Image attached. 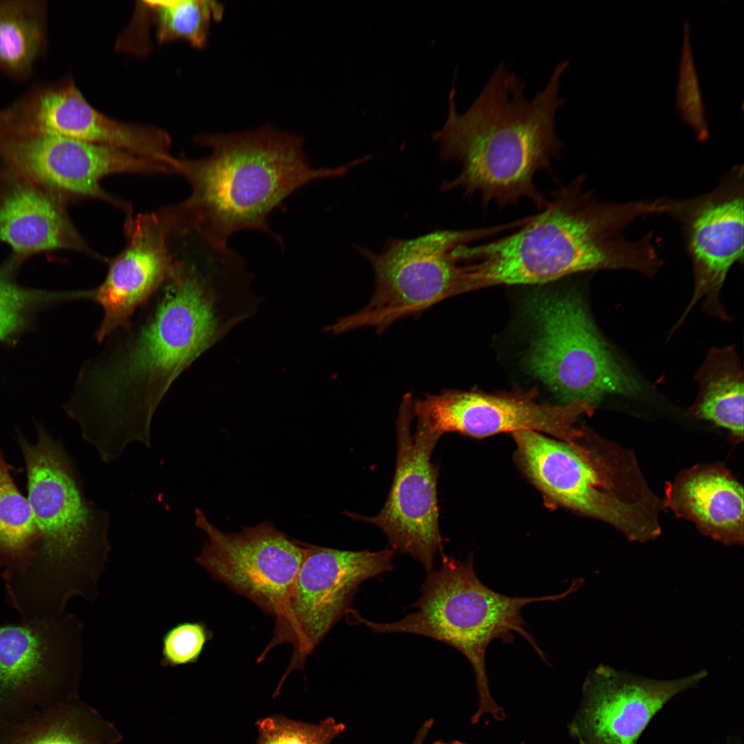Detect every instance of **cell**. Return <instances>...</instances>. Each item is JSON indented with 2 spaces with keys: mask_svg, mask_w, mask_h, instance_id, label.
<instances>
[{
  "mask_svg": "<svg viewBox=\"0 0 744 744\" xmlns=\"http://www.w3.org/2000/svg\"><path fill=\"white\" fill-rule=\"evenodd\" d=\"M707 675L702 670L679 679L657 680L600 663L583 684L570 733L578 744H637L667 702L698 685Z\"/></svg>",
  "mask_w": 744,
  "mask_h": 744,
  "instance_id": "obj_16",
  "label": "cell"
},
{
  "mask_svg": "<svg viewBox=\"0 0 744 744\" xmlns=\"http://www.w3.org/2000/svg\"><path fill=\"white\" fill-rule=\"evenodd\" d=\"M432 744H466V743H464L463 742H461L459 741H448V742H445V741H444L442 740H437V741H434Z\"/></svg>",
  "mask_w": 744,
  "mask_h": 744,
  "instance_id": "obj_31",
  "label": "cell"
},
{
  "mask_svg": "<svg viewBox=\"0 0 744 744\" xmlns=\"http://www.w3.org/2000/svg\"><path fill=\"white\" fill-rule=\"evenodd\" d=\"M13 471L0 449V568L6 601L30 572L40 541L30 504L14 482Z\"/></svg>",
  "mask_w": 744,
  "mask_h": 744,
  "instance_id": "obj_22",
  "label": "cell"
},
{
  "mask_svg": "<svg viewBox=\"0 0 744 744\" xmlns=\"http://www.w3.org/2000/svg\"><path fill=\"white\" fill-rule=\"evenodd\" d=\"M234 287L222 254L177 250L158 289L83 362L63 409L101 460H114L133 442L150 446L152 421L169 388L232 325L221 324L218 303Z\"/></svg>",
  "mask_w": 744,
  "mask_h": 744,
  "instance_id": "obj_1",
  "label": "cell"
},
{
  "mask_svg": "<svg viewBox=\"0 0 744 744\" xmlns=\"http://www.w3.org/2000/svg\"><path fill=\"white\" fill-rule=\"evenodd\" d=\"M690 30V21L687 19L683 25V43L678 70L676 107L683 121L694 130L697 140L704 142L710 137V134L692 50Z\"/></svg>",
  "mask_w": 744,
  "mask_h": 744,
  "instance_id": "obj_27",
  "label": "cell"
},
{
  "mask_svg": "<svg viewBox=\"0 0 744 744\" xmlns=\"http://www.w3.org/2000/svg\"><path fill=\"white\" fill-rule=\"evenodd\" d=\"M413 400L407 393L400 406L395 469L382 508L374 517L347 515L378 526L386 536L391 549L409 554L428 573L433 569L437 555L444 553L438 521L439 467L431 462L440 438L417 426L412 434Z\"/></svg>",
  "mask_w": 744,
  "mask_h": 744,
  "instance_id": "obj_13",
  "label": "cell"
},
{
  "mask_svg": "<svg viewBox=\"0 0 744 744\" xmlns=\"http://www.w3.org/2000/svg\"><path fill=\"white\" fill-rule=\"evenodd\" d=\"M578 177L552 194L518 231L466 249L465 291L497 285H541L583 272L632 270L651 277L663 265L653 232L630 240L625 230L661 214L657 199L601 200Z\"/></svg>",
  "mask_w": 744,
  "mask_h": 744,
  "instance_id": "obj_2",
  "label": "cell"
},
{
  "mask_svg": "<svg viewBox=\"0 0 744 744\" xmlns=\"http://www.w3.org/2000/svg\"><path fill=\"white\" fill-rule=\"evenodd\" d=\"M82 628L71 613L0 624V721L78 699Z\"/></svg>",
  "mask_w": 744,
  "mask_h": 744,
  "instance_id": "obj_10",
  "label": "cell"
},
{
  "mask_svg": "<svg viewBox=\"0 0 744 744\" xmlns=\"http://www.w3.org/2000/svg\"><path fill=\"white\" fill-rule=\"evenodd\" d=\"M192 236H189V237H192ZM187 237H185V238H187ZM194 237H196V236H194ZM196 238H199V237H196ZM183 238H180V239H183ZM201 239H202V238H201ZM187 240H189V239H187ZM195 240H196V239H195ZM206 241H207V240H206ZM181 242H182V241H181ZM207 242H208V241H207ZM211 243H212V242H211ZM226 246H227V245H226Z\"/></svg>",
  "mask_w": 744,
  "mask_h": 744,
  "instance_id": "obj_32",
  "label": "cell"
},
{
  "mask_svg": "<svg viewBox=\"0 0 744 744\" xmlns=\"http://www.w3.org/2000/svg\"><path fill=\"white\" fill-rule=\"evenodd\" d=\"M581 586L575 579L564 592L543 597H510L487 587L477 577L471 555L465 561L442 554L440 568L431 570L421 588V595L413 603L416 610L393 622H375L351 609L349 621L369 628L375 633L402 632L418 634L443 642L460 652L470 662L476 680L479 707L472 716L476 724L483 714H491L498 721L504 713L493 699L486 667L488 646L496 639L513 641V632L520 634L547 662L535 639L527 631L521 615L525 606L536 602L566 599Z\"/></svg>",
  "mask_w": 744,
  "mask_h": 744,
  "instance_id": "obj_6",
  "label": "cell"
},
{
  "mask_svg": "<svg viewBox=\"0 0 744 744\" xmlns=\"http://www.w3.org/2000/svg\"><path fill=\"white\" fill-rule=\"evenodd\" d=\"M114 724L78 699L0 721V744H116Z\"/></svg>",
  "mask_w": 744,
  "mask_h": 744,
  "instance_id": "obj_21",
  "label": "cell"
},
{
  "mask_svg": "<svg viewBox=\"0 0 744 744\" xmlns=\"http://www.w3.org/2000/svg\"><path fill=\"white\" fill-rule=\"evenodd\" d=\"M195 525L207 537L196 562L279 620L304 559L302 543L291 539L270 522L225 533L199 508L195 510Z\"/></svg>",
  "mask_w": 744,
  "mask_h": 744,
  "instance_id": "obj_15",
  "label": "cell"
},
{
  "mask_svg": "<svg viewBox=\"0 0 744 744\" xmlns=\"http://www.w3.org/2000/svg\"><path fill=\"white\" fill-rule=\"evenodd\" d=\"M35 424V444L17 436L40 532L33 567L7 601L21 619L62 616L74 597L94 601L111 550L109 514L86 497L61 442Z\"/></svg>",
  "mask_w": 744,
  "mask_h": 744,
  "instance_id": "obj_5",
  "label": "cell"
},
{
  "mask_svg": "<svg viewBox=\"0 0 744 744\" xmlns=\"http://www.w3.org/2000/svg\"><path fill=\"white\" fill-rule=\"evenodd\" d=\"M304 559L293 583L273 637L258 661L276 645H293L290 664L276 690L289 674L302 669L307 656L351 609L361 583L393 569L395 551L343 550L303 544Z\"/></svg>",
  "mask_w": 744,
  "mask_h": 744,
  "instance_id": "obj_11",
  "label": "cell"
},
{
  "mask_svg": "<svg viewBox=\"0 0 744 744\" xmlns=\"http://www.w3.org/2000/svg\"><path fill=\"white\" fill-rule=\"evenodd\" d=\"M159 43L181 39L203 48L207 40L212 20L219 21L223 6L210 0H148Z\"/></svg>",
  "mask_w": 744,
  "mask_h": 744,
  "instance_id": "obj_26",
  "label": "cell"
},
{
  "mask_svg": "<svg viewBox=\"0 0 744 744\" xmlns=\"http://www.w3.org/2000/svg\"><path fill=\"white\" fill-rule=\"evenodd\" d=\"M501 230H438L414 238H391L379 252L357 245L373 268L375 289L366 306L340 319L334 331L369 327L382 333L399 320L463 293L464 246Z\"/></svg>",
  "mask_w": 744,
  "mask_h": 744,
  "instance_id": "obj_8",
  "label": "cell"
},
{
  "mask_svg": "<svg viewBox=\"0 0 744 744\" xmlns=\"http://www.w3.org/2000/svg\"><path fill=\"white\" fill-rule=\"evenodd\" d=\"M46 46L43 1H0V70L16 80L30 76Z\"/></svg>",
  "mask_w": 744,
  "mask_h": 744,
  "instance_id": "obj_24",
  "label": "cell"
},
{
  "mask_svg": "<svg viewBox=\"0 0 744 744\" xmlns=\"http://www.w3.org/2000/svg\"><path fill=\"white\" fill-rule=\"evenodd\" d=\"M696 397L687 413L743 440V372L734 346L711 348L696 373Z\"/></svg>",
  "mask_w": 744,
  "mask_h": 744,
  "instance_id": "obj_23",
  "label": "cell"
},
{
  "mask_svg": "<svg viewBox=\"0 0 744 744\" xmlns=\"http://www.w3.org/2000/svg\"><path fill=\"white\" fill-rule=\"evenodd\" d=\"M198 143L210 148L203 158H176L174 172L191 192L167 207L178 231H190L214 243L228 245L235 234L254 230L284 247L269 217L293 193L318 180L342 177L366 162L362 157L334 167L314 168L302 139L269 127L247 133L205 135Z\"/></svg>",
  "mask_w": 744,
  "mask_h": 744,
  "instance_id": "obj_4",
  "label": "cell"
},
{
  "mask_svg": "<svg viewBox=\"0 0 744 744\" xmlns=\"http://www.w3.org/2000/svg\"><path fill=\"white\" fill-rule=\"evenodd\" d=\"M66 198L8 169L0 170V242L23 260L55 250L85 253L102 260L68 215Z\"/></svg>",
  "mask_w": 744,
  "mask_h": 744,
  "instance_id": "obj_19",
  "label": "cell"
},
{
  "mask_svg": "<svg viewBox=\"0 0 744 744\" xmlns=\"http://www.w3.org/2000/svg\"><path fill=\"white\" fill-rule=\"evenodd\" d=\"M517 457L550 499L610 524L632 541L661 533V501L632 452L590 433L579 446L530 431L513 433Z\"/></svg>",
  "mask_w": 744,
  "mask_h": 744,
  "instance_id": "obj_7",
  "label": "cell"
},
{
  "mask_svg": "<svg viewBox=\"0 0 744 744\" xmlns=\"http://www.w3.org/2000/svg\"><path fill=\"white\" fill-rule=\"evenodd\" d=\"M212 637L203 622L176 624L162 638L161 665L174 668L196 663Z\"/></svg>",
  "mask_w": 744,
  "mask_h": 744,
  "instance_id": "obj_29",
  "label": "cell"
},
{
  "mask_svg": "<svg viewBox=\"0 0 744 744\" xmlns=\"http://www.w3.org/2000/svg\"><path fill=\"white\" fill-rule=\"evenodd\" d=\"M743 487L721 464L683 470L665 490L663 507L693 522L704 535L725 545L743 544Z\"/></svg>",
  "mask_w": 744,
  "mask_h": 744,
  "instance_id": "obj_20",
  "label": "cell"
},
{
  "mask_svg": "<svg viewBox=\"0 0 744 744\" xmlns=\"http://www.w3.org/2000/svg\"><path fill=\"white\" fill-rule=\"evenodd\" d=\"M258 738L256 744H330L346 728L328 717L313 724L274 715L256 722Z\"/></svg>",
  "mask_w": 744,
  "mask_h": 744,
  "instance_id": "obj_28",
  "label": "cell"
},
{
  "mask_svg": "<svg viewBox=\"0 0 744 744\" xmlns=\"http://www.w3.org/2000/svg\"><path fill=\"white\" fill-rule=\"evenodd\" d=\"M569 59L556 65L546 87L531 99L525 83L504 63L497 66L484 87L464 114L457 111L455 90L448 96V115L432 138L442 160L461 166L442 190L479 194L484 205H514L527 198L544 208L547 200L534 177L550 171L563 149L555 127V114L565 101L559 96L561 76Z\"/></svg>",
  "mask_w": 744,
  "mask_h": 744,
  "instance_id": "obj_3",
  "label": "cell"
},
{
  "mask_svg": "<svg viewBox=\"0 0 744 744\" xmlns=\"http://www.w3.org/2000/svg\"><path fill=\"white\" fill-rule=\"evenodd\" d=\"M534 399L530 393L446 389L413 400V414L417 426L439 438L446 433L480 438L530 431L553 435L572 446L582 444L588 431L575 424L581 416L592 413L596 406L583 401L551 405Z\"/></svg>",
  "mask_w": 744,
  "mask_h": 744,
  "instance_id": "obj_14",
  "label": "cell"
},
{
  "mask_svg": "<svg viewBox=\"0 0 744 744\" xmlns=\"http://www.w3.org/2000/svg\"><path fill=\"white\" fill-rule=\"evenodd\" d=\"M124 228V249L109 262L101 285L89 289V300L103 311L94 333L99 344L130 322L162 285L173 260L169 243L173 225L165 208L134 216L130 212Z\"/></svg>",
  "mask_w": 744,
  "mask_h": 744,
  "instance_id": "obj_17",
  "label": "cell"
},
{
  "mask_svg": "<svg viewBox=\"0 0 744 744\" xmlns=\"http://www.w3.org/2000/svg\"><path fill=\"white\" fill-rule=\"evenodd\" d=\"M23 261L12 254L0 266V341L10 344L30 329L37 313L74 299L73 291H52L19 285L17 272Z\"/></svg>",
  "mask_w": 744,
  "mask_h": 744,
  "instance_id": "obj_25",
  "label": "cell"
},
{
  "mask_svg": "<svg viewBox=\"0 0 744 744\" xmlns=\"http://www.w3.org/2000/svg\"><path fill=\"white\" fill-rule=\"evenodd\" d=\"M533 309L537 334L526 365L566 403L596 406L607 395L643 393V384L601 335L579 296L543 294Z\"/></svg>",
  "mask_w": 744,
  "mask_h": 744,
  "instance_id": "obj_9",
  "label": "cell"
},
{
  "mask_svg": "<svg viewBox=\"0 0 744 744\" xmlns=\"http://www.w3.org/2000/svg\"><path fill=\"white\" fill-rule=\"evenodd\" d=\"M743 165H735L705 194L683 199L659 198L662 214L681 227L693 272L691 300L673 331L699 300L707 314L729 320L719 294L732 267L743 262Z\"/></svg>",
  "mask_w": 744,
  "mask_h": 744,
  "instance_id": "obj_12",
  "label": "cell"
},
{
  "mask_svg": "<svg viewBox=\"0 0 744 744\" xmlns=\"http://www.w3.org/2000/svg\"><path fill=\"white\" fill-rule=\"evenodd\" d=\"M433 723V719L426 720L419 728L412 744H422Z\"/></svg>",
  "mask_w": 744,
  "mask_h": 744,
  "instance_id": "obj_30",
  "label": "cell"
},
{
  "mask_svg": "<svg viewBox=\"0 0 744 744\" xmlns=\"http://www.w3.org/2000/svg\"><path fill=\"white\" fill-rule=\"evenodd\" d=\"M2 168L20 174L66 199L98 198L111 169L99 145L39 132L0 129Z\"/></svg>",
  "mask_w": 744,
  "mask_h": 744,
  "instance_id": "obj_18",
  "label": "cell"
}]
</instances>
